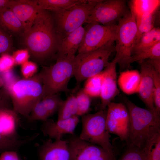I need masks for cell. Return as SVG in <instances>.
Masks as SVG:
<instances>
[{"label":"cell","instance_id":"6da1fadb","mask_svg":"<svg viewBox=\"0 0 160 160\" xmlns=\"http://www.w3.org/2000/svg\"><path fill=\"white\" fill-rule=\"evenodd\" d=\"M23 36L30 55L41 64L55 58L61 41L56 31L52 14L43 9Z\"/></svg>","mask_w":160,"mask_h":160},{"label":"cell","instance_id":"7a4b0ae2","mask_svg":"<svg viewBox=\"0 0 160 160\" xmlns=\"http://www.w3.org/2000/svg\"><path fill=\"white\" fill-rule=\"evenodd\" d=\"M129 117L128 146L143 149L160 132V117L148 110L140 107L128 100L125 101Z\"/></svg>","mask_w":160,"mask_h":160},{"label":"cell","instance_id":"3957f363","mask_svg":"<svg viewBox=\"0 0 160 160\" xmlns=\"http://www.w3.org/2000/svg\"><path fill=\"white\" fill-rule=\"evenodd\" d=\"M6 89L13 111L28 119L35 106L42 99L43 84L39 73L28 79H19Z\"/></svg>","mask_w":160,"mask_h":160},{"label":"cell","instance_id":"277c9868","mask_svg":"<svg viewBox=\"0 0 160 160\" xmlns=\"http://www.w3.org/2000/svg\"><path fill=\"white\" fill-rule=\"evenodd\" d=\"M75 56L57 59L52 65L42 66L39 73L43 84L42 99L49 95L69 92L68 83L74 75Z\"/></svg>","mask_w":160,"mask_h":160},{"label":"cell","instance_id":"5b68a950","mask_svg":"<svg viewBox=\"0 0 160 160\" xmlns=\"http://www.w3.org/2000/svg\"><path fill=\"white\" fill-rule=\"evenodd\" d=\"M115 42L111 41L96 50L75 56L74 76L77 87L83 81L101 72L107 66L109 57L115 51Z\"/></svg>","mask_w":160,"mask_h":160},{"label":"cell","instance_id":"8992f818","mask_svg":"<svg viewBox=\"0 0 160 160\" xmlns=\"http://www.w3.org/2000/svg\"><path fill=\"white\" fill-rule=\"evenodd\" d=\"M115 42V56L113 60L120 67H129L137 39V28L134 14L130 9L117 24Z\"/></svg>","mask_w":160,"mask_h":160},{"label":"cell","instance_id":"52a82bcc","mask_svg":"<svg viewBox=\"0 0 160 160\" xmlns=\"http://www.w3.org/2000/svg\"><path fill=\"white\" fill-rule=\"evenodd\" d=\"M106 113L105 109L82 116V128L79 137L83 140L101 147L115 160L106 125Z\"/></svg>","mask_w":160,"mask_h":160},{"label":"cell","instance_id":"ba28073f","mask_svg":"<svg viewBox=\"0 0 160 160\" xmlns=\"http://www.w3.org/2000/svg\"><path fill=\"white\" fill-rule=\"evenodd\" d=\"M88 0L65 9L51 12L56 33L61 41L86 23L94 6Z\"/></svg>","mask_w":160,"mask_h":160},{"label":"cell","instance_id":"9c48e42d","mask_svg":"<svg viewBox=\"0 0 160 160\" xmlns=\"http://www.w3.org/2000/svg\"><path fill=\"white\" fill-rule=\"evenodd\" d=\"M117 25H104L97 23H87L78 53L96 50L111 41H115Z\"/></svg>","mask_w":160,"mask_h":160},{"label":"cell","instance_id":"30bf717a","mask_svg":"<svg viewBox=\"0 0 160 160\" xmlns=\"http://www.w3.org/2000/svg\"><path fill=\"white\" fill-rule=\"evenodd\" d=\"M128 10L125 1L122 0H101L94 6L85 23H97L104 25L116 23Z\"/></svg>","mask_w":160,"mask_h":160},{"label":"cell","instance_id":"8fae6325","mask_svg":"<svg viewBox=\"0 0 160 160\" xmlns=\"http://www.w3.org/2000/svg\"><path fill=\"white\" fill-rule=\"evenodd\" d=\"M106 110V124L109 133L127 141L129 130V117L126 106L121 103L111 102Z\"/></svg>","mask_w":160,"mask_h":160},{"label":"cell","instance_id":"7c38bea8","mask_svg":"<svg viewBox=\"0 0 160 160\" xmlns=\"http://www.w3.org/2000/svg\"><path fill=\"white\" fill-rule=\"evenodd\" d=\"M69 160H115L101 147L74 137L68 142Z\"/></svg>","mask_w":160,"mask_h":160},{"label":"cell","instance_id":"4fadbf2b","mask_svg":"<svg viewBox=\"0 0 160 160\" xmlns=\"http://www.w3.org/2000/svg\"><path fill=\"white\" fill-rule=\"evenodd\" d=\"M113 60L103 71V79L100 97V110L106 109L108 104L118 94L116 65Z\"/></svg>","mask_w":160,"mask_h":160},{"label":"cell","instance_id":"5bb4252c","mask_svg":"<svg viewBox=\"0 0 160 160\" xmlns=\"http://www.w3.org/2000/svg\"><path fill=\"white\" fill-rule=\"evenodd\" d=\"M140 64L141 80L137 93L147 109L160 116L157 113L154 104V83L152 73V65L147 60L143 61Z\"/></svg>","mask_w":160,"mask_h":160},{"label":"cell","instance_id":"9a60e30c","mask_svg":"<svg viewBox=\"0 0 160 160\" xmlns=\"http://www.w3.org/2000/svg\"><path fill=\"white\" fill-rule=\"evenodd\" d=\"M79 122V119L77 116L66 119H57L56 121L48 119L44 121L41 130L44 135L50 139L60 140L65 135H73Z\"/></svg>","mask_w":160,"mask_h":160},{"label":"cell","instance_id":"2e32d148","mask_svg":"<svg viewBox=\"0 0 160 160\" xmlns=\"http://www.w3.org/2000/svg\"><path fill=\"white\" fill-rule=\"evenodd\" d=\"M9 8L22 24L24 30V35L29 30L38 14L42 9L32 0H12Z\"/></svg>","mask_w":160,"mask_h":160},{"label":"cell","instance_id":"e0dca14e","mask_svg":"<svg viewBox=\"0 0 160 160\" xmlns=\"http://www.w3.org/2000/svg\"><path fill=\"white\" fill-rule=\"evenodd\" d=\"M41 160H69L68 142L62 139L44 141L39 152Z\"/></svg>","mask_w":160,"mask_h":160},{"label":"cell","instance_id":"ac0fdd59","mask_svg":"<svg viewBox=\"0 0 160 160\" xmlns=\"http://www.w3.org/2000/svg\"><path fill=\"white\" fill-rule=\"evenodd\" d=\"M85 31V27L81 26L63 38L54 58L56 60L67 56H75L83 38Z\"/></svg>","mask_w":160,"mask_h":160},{"label":"cell","instance_id":"d6986e66","mask_svg":"<svg viewBox=\"0 0 160 160\" xmlns=\"http://www.w3.org/2000/svg\"><path fill=\"white\" fill-rule=\"evenodd\" d=\"M140 72L136 70H128L120 74L118 83L121 90L127 95L137 93L140 83Z\"/></svg>","mask_w":160,"mask_h":160},{"label":"cell","instance_id":"ffe728a7","mask_svg":"<svg viewBox=\"0 0 160 160\" xmlns=\"http://www.w3.org/2000/svg\"><path fill=\"white\" fill-rule=\"evenodd\" d=\"M17 115L12 109H0V133L12 137L17 134Z\"/></svg>","mask_w":160,"mask_h":160},{"label":"cell","instance_id":"44dd1931","mask_svg":"<svg viewBox=\"0 0 160 160\" xmlns=\"http://www.w3.org/2000/svg\"><path fill=\"white\" fill-rule=\"evenodd\" d=\"M0 26L14 33L23 36L24 33L22 24L9 8L0 10Z\"/></svg>","mask_w":160,"mask_h":160},{"label":"cell","instance_id":"7402d4cb","mask_svg":"<svg viewBox=\"0 0 160 160\" xmlns=\"http://www.w3.org/2000/svg\"><path fill=\"white\" fill-rule=\"evenodd\" d=\"M86 0H35L33 2L40 8L49 11L67 9L85 2Z\"/></svg>","mask_w":160,"mask_h":160},{"label":"cell","instance_id":"603a6c76","mask_svg":"<svg viewBox=\"0 0 160 160\" xmlns=\"http://www.w3.org/2000/svg\"><path fill=\"white\" fill-rule=\"evenodd\" d=\"M160 42V29L155 27L143 34L136 42L132 55L150 47Z\"/></svg>","mask_w":160,"mask_h":160},{"label":"cell","instance_id":"cb8c5ba5","mask_svg":"<svg viewBox=\"0 0 160 160\" xmlns=\"http://www.w3.org/2000/svg\"><path fill=\"white\" fill-rule=\"evenodd\" d=\"M157 10L153 12L145 13L142 15L134 14L137 28L136 43L143 34L155 28L156 13Z\"/></svg>","mask_w":160,"mask_h":160},{"label":"cell","instance_id":"d4e9b609","mask_svg":"<svg viewBox=\"0 0 160 160\" xmlns=\"http://www.w3.org/2000/svg\"><path fill=\"white\" fill-rule=\"evenodd\" d=\"M77 111L76 96L71 95L62 102L57 112V119H66L77 116Z\"/></svg>","mask_w":160,"mask_h":160},{"label":"cell","instance_id":"484cf974","mask_svg":"<svg viewBox=\"0 0 160 160\" xmlns=\"http://www.w3.org/2000/svg\"><path fill=\"white\" fill-rule=\"evenodd\" d=\"M160 2L158 0H132L130 3V9L135 15H142L157 10Z\"/></svg>","mask_w":160,"mask_h":160},{"label":"cell","instance_id":"4316f807","mask_svg":"<svg viewBox=\"0 0 160 160\" xmlns=\"http://www.w3.org/2000/svg\"><path fill=\"white\" fill-rule=\"evenodd\" d=\"M160 60V42L153 46L132 55L128 62V66L135 62L140 64L147 60Z\"/></svg>","mask_w":160,"mask_h":160},{"label":"cell","instance_id":"83f0119b","mask_svg":"<svg viewBox=\"0 0 160 160\" xmlns=\"http://www.w3.org/2000/svg\"><path fill=\"white\" fill-rule=\"evenodd\" d=\"M36 137V135L34 134L31 137L20 139L0 133V152L5 151H15L23 145L32 141Z\"/></svg>","mask_w":160,"mask_h":160},{"label":"cell","instance_id":"f1b7e54d","mask_svg":"<svg viewBox=\"0 0 160 160\" xmlns=\"http://www.w3.org/2000/svg\"><path fill=\"white\" fill-rule=\"evenodd\" d=\"M103 79V71L86 79L84 91L90 97H100Z\"/></svg>","mask_w":160,"mask_h":160},{"label":"cell","instance_id":"f546056e","mask_svg":"<svg viewBox=\"0 0 160 160\" xmlns=\"http://www.w3.org/2000/svg\"><path fill=\"white\" fill-rule=\"evenodd\" d=\"M145 160H160V132L155 135L143 149Z\"/></svg>","mask_w":160,"mask_h":160},{"label":"cell","instance_id":"4dcf8cb0","mask_svg":"<svg viewBox=\"0 0 160 160\" xmlns=\"http://www.w3.org/2000/svg\"><path fill=\"white\" fill-rule=\"evenodd\" d=\"M63 101L59 93L48 95L41 100L50 116L58 112Z\"/></svg>","mask_w":160,"mask_h":160},{"label":"cell","instance_id":"1f68e13d","mask_svg":"<svg viewBox=\"0 0 160 160\" xmlns=\"http://www.w3.org/2000/svg\"><path fill=\"white\" fill-rule=\"evenodd\" d=\"M76 97L77 101L78 111L77 115L82 116L88 111L90 104V97L82 89L78 92Z\"/></svg>","mask_w":160,"mask_h":160},{"label":"cell","instance_id":"d6a6232c","mask_svg":"<svg viewBox=\"0 0 160 160\" xmlns=\"http://www.w3.org/2000/svg\"><path fill=\"white\" fill-rule=\"evenodd\" d=\"M152 65V73L154 83V104L157 113L160 115V72L156 70Z\"/></svg>","mask_w":160,"mask_h":160},{"label":"cell","instance_id":"836d02e7","mask_svg":"<svg viewBox=\"0 0 160 160\" xmlns=\"http://www.w3.org/2000/svg\"><path fill=\"white\" fill-rule=\"evenodd\" d=\"M50 116L42 101H40L35 106L28 119L30 121L39 120L44 121Z\"/></svg>","mask_w":160,"mask_h":160},{"label":"cell","instance_id":"e575fe53","mask_svg":"<svg viewBox=\"0 0 160 160\" xmlns=\"http://www.w3.org/2000/svg\"><path fill=\"white\" fill-rule=\"evenodd\" d=\"M128 147L119 160H145V153L143 149Z\"/></svg>","mask_w":160,"mask_h":160},{"label":"cell","instance_id":"d590c367","mask_svg":"<svg viewBox=\"0 0 160 160\" xmlns=\"http://www.w3.org/2000/svg\"><path fill=\"white\" fill-rule=\"evenodd\" d=\"M12 48V43L10 37L0 26V55L8 54Z\"/></svg>","mask_w":160,"mask_h":160},{"label":"cell","instance_id":"8d00e7d4","mask_svg":"<svg viewBox=\"0 0 160 160\" xmlns=\"http://www.w3.org/2000/svg\"><path fill=\"white\" fill-rule=\"evenodd\" d=\"M21 65V72L23 78L28 79L36 74L38 66L35 63L28 61Z\"/></svg>","mask_w":160,"mask_h":160},{"label":"cell","instance_id":"74e56055","mask_svg":"<svg viewBox=\"0 0 160 160\" xmlns=\"http://www.w3.org/2000/svg\"><path fill=\"white\" fill-rule=\"evenodd\" d=\"M15 63L12 55L5 54L0 57V72L2 73L12 69Z\"/></svg>","mask_w":160,"mask_h":160},{"label":"cell","instance_id":"f35d334b","mask_svg":"<svg viewBox=\"0 0 160 160\" xmlns=\"http://www.w3.org/2000/svg\"><path fill=\"white\" fill-rule=\"evenodd\" d=\"M28 50L27 49L18 50L13 52L12 55L15 65H21L28 61L30 57Z\"/></svg>","mask_w":160,"mask_h":160},{"label":"cell","instance_id":"ab89813d","mask_svg":"<svg viewBox=\"0 0 160 160\" xmlns=\"http://www.w3.org/2000/svg\"><path fill=\"white\" fill-rule=\"evenodd\" d=\"M12 103L9 95L5 88L0 90V109L11 108Z\"/></svg>","mask_w":160,"mask_h":160},{"label":"cell","instance_id":"60d3db41","mask_svg":"<svg viewBox=\"0 0 160 160\" xmlns=\"http://www.w3.org/2000/svg\"><path fill=\"white\" fill-rule=\"evenodd\" d=\"M2 73V80L4 84L5 85V89H7L19 79L12 69Z\"/></svg>","mask_w":160,"mask_h":160},{"label":"cell","instance_id":"b9f144b4","mask_svg":"<svg viewBox=\"0 0 160 160\" xmlns=\"http://www.w3.org/2000/svg\"><path fill=\"white\" fill-rule=\"evenodd\" d=\"M0 160H20L16 151H7L3 152L0 156Z\"/></svg>","mask_w":160,"mask_h":160},{"label":"cell","instance_id":"7bdbcfd3","mask_svg":"<svg viewBox=\"0 0 160 160\" xmlns=\"http://www.w3.org/2000/svg\"><path fill=\"white\" fill-rule=\"evenodd\" d=\"M12 1V0H0V10L9 8Z\"/></svg>","mask_w":160,"mask_h":160},{"label":"cell","instance_id":"ee69618b","mask_svg":"<svg viewBox=\"0 0 160 160\" xmlns=\"http://www.w3.org/2000/svg\"><path fill=\"white\" fill-rule=\"evenodd\" d=\"M4 84L3 81L2 80H0V87Z\"/></svg>","mask_w":160,"mask_h":160}]
</instances>
